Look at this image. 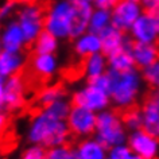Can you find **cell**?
I'll return each mask as SVG.
<instances>
[{
  "label": "cell",
  "mask_w": 159,
  "mask_h": 159,
  "mask_svg": "<svg viewBox=\"0 0 159 159\" xmlns=\"http://www.w3.org/2000/svg\"><path fill=\"white\" fill-rule=\"evenodd\" d=\"M143 131L151 136H158V94L157 92H150L143 101Z\"/></svg>",
  "instance_id": "12"
},
{
  "label": "cell",
  "mask_w": 159,
  "mask_h": 159,
  "mask_svg": "<svg viewBox=\"0 0 159 159\" xmlns=\"http://www.w3.org/2000/svg\"><path fill=\"white\" fill-rule=\"evenodd\" d=\"M71 6L70 0L58 2L55 4L46 8L43 30L54 35L55 38H66L69 37V25L71 16Z\"/></svg>",
  "instance_id": "4"
},
{
  "label": "cell",
  "mask_w": 159,
  "mask_h": 159,
  "mask_svg": "<svg viewBox=\"0 0 159 159\" xmlns=\"http://www.w3.org/2000/svg\"><path fill=\"white\" fill-rule=\"evenodd\" d=\"M19 2H20V0H3L2 6H0V19L6 18L7 15L15 8V6H16Z\"/></svg>",
  "instance_id": "25"
},
{
  "label": "cell",
  "mask_w": 159,
  "mask_h": 159,
  "mask_svg": "<svg viewBox=\"0 0 159 159\" xmlns=\"http://www.w3.org/2000/svg\"><path fill=\"white\" fill-rule=\"evenodd\" d=\"M109 25H111V12L109 11L108 10H97L90 15L88 30H89V33L98 35Z\"/></svg>",
  "instance_id": "20"
},
{
  "label": "cell",
  "mask_w": 159,
  "mask_h": 159,
  "mask_svg": "<svg viewBox=\"0 0 159 159\" xmlns=\"http://www.w3.org/2000/svg\"><path fill=\"white\" fill-rule=\"evenodd\" d=\"M129 144L140 159H154L157 152V140L143 129L131 136Z\"/></svg>",
  "instance_id": "14"
},
{
  "label": "cell",
  "mask_w": 159,
  "mask_h": 159,
  "mask_svg": "<svg viewBox=\"0 0 159 159\" xmlns=\"http://www.w3.org/2000/svg\"><path fill=\"white\" fill-rule=\"evenodd\" d=\"M46 154L41 147H34V148L27 150L25 154H23L22 159H45Z\"/></svg>",
  "instance_id": "26"
},
{
  "label": "cell",
  "mask_w": 159,
  "mask_h": 159,
  "mask_svg": "<svg viewBox=\"0 0 159 159\" xmlns=\"http://www.w3.org/2000/svg\"><path fill=\"white\" fill-rule=\"evenodd\" d=\"M34 54H51L57 49V38L46 30H42L34 41Z\"/></svg>",
  "instance_id": "19"
},
{
  "label": "cell",
  "mask_w": 159,
  "mask_h": 159,
  "mask_svg": "<svg viewBox=\"0 0 159 159\" xmlns=\"http://www.w3.org/2000/svg\"><path fill=\"white\" fill-rule=\"evenodd\" d=\"M142 14V8L139 3L128 2V0H120L116 6L113 7V11L111 14V26L115 29L123 31H128L134 22Z\"/></svg>",
  "instance_id": "7"
},
{
  "label": "cell",
  "mask_w": 159,
  "mask_h": 159,
  "mask_svg": "<svg viewBox=\"0 0 159 159\" xmlns=\"http://www.w3.org/2000/svg\"><path fill=\"white\" fill-rule=\"evenodd\" d=\"M129 31L134 41L143 43H155L159 34L158 14H150L142 11L139 18L131 26Z\"/></svg>",
  "instance_id": "6"
},
{
  "label": "cell",
  "mask_w": 159,
  "mask_h": 159,
  "mask_svg": "<svg viewBox=\"0 0 159 159\" xmlns=\"http://www.w3.org/2000/svg\"><path fill=\"white\" fill-rule=\"evenodd\" d=\"M108 77L111 80L109 94L120 107L132 104L135 94L138 92L139 86V77L134 69L119 73L115 70H109Z\"/></svg>",
  "instance_id": "3"
},
{
  "label": "cell",
  "mask_w": 159,
  "mask_h": 159,
  "mask_svg": "<svg viewBox=\"0 0 159 159\" xmlns=\"http://www.w3.org/2000/svg\"><path fill=\"white\" fill-rule=\"evenodd\" d=\"M70 2H81V3H90L93 0H70Z\"/></svg>",
  "instance_id": "31"
},
{
  "label": "cell",
  "mask_w": 159,
  "mask_h": 159,
  "mask_svg": "<svg viewBox=\"0 0 159 159\" xmlns=\"http://www.w3.org/2000/svg\"><path fill=\"white\" fill-rule=\"evenodd\" d=\"M78 159H104V148L100 143L84 142L78 147Z\"/></svg>",
  "instance_id": "21"
},
{
  "label": "cell",
  "mask_w": 159,
  "mask_h": 159,
  "mask_svg": "<svg viewBox=\"0 0 159 159\" xmlns=\"http://www.w3.org/2000/svg\"><path fill=\"white\" fill-rule=\"evenodd\" d=\"M47 7L38 0H23V7L18 14V25L22 30L23 39L27 46H31L43 30L45 12Z\"/></svg>",
  "instance_id": "2"
},
{
  "label": "cell",
  "mask_w": 159,
  "mask_h": 159,
  "mask_svg": "<svg viewBox=\"0 0 159 159\" xmlns=\"http://www.w3.org/2000/svg\"><path fill=\"white\" fill-rule=\"evenodd\" d=\"M140 3L143 4V11L150 14H158L159 10V0H140Z\"/></svg>",
  "instance_id": "27"
},
{
  "label": "cell",
  "mask_w": 159,
  "mask_h": 159,
  "mask_svg": "<svg viewBox=\"0 0 159 159\" xmlns=\"http://www.w3.org/2000/svg\"><path fill=\"white\" fill-rule=\"evenodd\" d=\"M98 38H100V45H101L100 51L107 58L121 49L129 50V45H131V42H132L125 35V33L115 29V27L111 25L107 26L105 29L98 34Z\"/></svg>",
  "instance_id": "8"
},
{
  "label": "cell",
  "mask_w": 159,
  "mask_h": 159,
  "mask_svg": "<svg viewBox=\"0 0 159 159\" xmlns=\"http://www.w3.org/2000/svg\"><path fill=\"white\" fill-rule=\"evenodd\" d=\"M23 58L19 53H10V51H0V77L14 74L22 67Z\"/></svg>",
  "instance_id": "18"
},
{
  "label": "cell",
  "mask_w": 159,
  "mask_h": 159,
  "mask_svg": "<svg viewBox=\"0 0 159 159\" xmlns=\"http://www.w3.org/2000/svg\"><path fill=\"white\" fill-rule=\"evenodd\" d=\"M108 104V94L102 92L101 89L94 88V86H88L86 89L75 93L71 105L73 107H82L89 111L101 109Z\"/></svg>",
  "instance_id": "11"
},
{
  "label": "cell",
  "mask_w": 159,
  "mask_h": 159,
  "mask_svg": "<svg viewBox=\"0 0 159 159\" xmlns=\"http://www.w3.org/2000/svg\"><path fill=\"white\" fill-rule=\"evenodd\" d=\"M158 74H159V66H158V62H154L151 63L150 66L144 67V80L151 86H157L158 85Z\"/></svg>",
  "instance_id": "23"
},
{
  "label": "cell",
  "mask_w": 159,
  "mask_h": 159,
  "mask_svg": "<svg viewBox=\"0 0 159 159\" xmlns=\"http://www.w3.org/2000/svg\"><path fill=\"white\" fill-rule=\"evenodd\" d=\"M119 2H120V0H93L97 10H108V11L111 8H113Z\"/></svg>",
  "instance_id": "28"
},
{
  "label": "cell",
  "mask_w": 159,
  "mask_h": 159,
  "mask_svg": "<svg viewBox=\"0 0 159 159\" xmlns=\"http://www.w3.org/2000/svg\"><path fill=\"white\" fill-rule=\"evenodd\" d=\"M128 2H134V3H140V0H128Z\"/></svg>",
  "instance_id": "33"
},
{
  "label": "cell",
  "mask_w": 159,
  "mask_h": 159,
  "mask_svg": "<svg viewBox=\"0 0 159 159\" xmlns=\"http://www.w3.org/2000/svg\"><path fill=\"white\" fill-rule=\"evenodd\" d=\"M70 135L67 125L63 120H58L46 111L37 116L31 128L30 139L35 143H42L47 147L61 144Z\"/></svg>",
  "instance_id": "1"
},
{
  "label": "cell",
  "mask_w": 159,
  "mask_h": 159,
  "mask_svg": "<svg viewBox=\"0 0 159 159\" xmlns=\"http://www.w3.org/2000/svg\"><path fill=\"white\" fill-rule=\"evenodd\" d=\"M129 53L134 58L135 65L139 67H147L157 62L158 47L155 43H143L132 41L129 45Z\"/></svg>",
  "instance_id": "13"
},
{
  "label": "cell",
  "mask_w": 159,
  "mask_h": 159,
  "mask_svg": "<svg viewBox=\"0 0 159 159\" xmlns=\"http://www.w3.org/2000/svg\"><path fill=\"white\" fill-rule=\"evenodd\" d=\"M73 10H71L70 25H69V38L77 39L80 35L86 33L89 25V19L93 10L90 3L71 2Z\"/></svg>",
  "instance_id": "9"
},
{
  "label": "cell",
  "mask_w": 159,
  "mask_h": 159,
  "mask_svg": "<svg viewBox=\"0 0 159 159\" xmlns=\"http://www.w3.org/2000/svg\"><path fill=\"white\" fill-rule=\"evenodd\" d=\"M71 158V151L69 147L66 148H55L51 150L46 154L45 159H70Z\"/></svg>",
  "instance_id": "24"
},
{
  "label": "cell",
  "mask_w": 159,
  "mask_h": 159,
  "mask_svg": "<svg viewBox=\"0 0 159 159\" xmlns=\"http://www.w3.org/2000/svg\"><path fill=\"white\" fill-rule=\"evenodd\" d=\"M23 45H25V39H23L20 27L16 22L10 23L3 35L0 37V46L4 49V51L19 53V50L22 49Z\"/></svg>",
  "instance_id": "15"
},
{
  "label": "cell",
  "mask_w": 159,
  "mask_h": 159,
  "mask_svg": "<svg viewBox=\"0 0 159 159\" xmlns=\"http://www.w3.org/2000/svg\"><path fill=\"white\" fill-rule=\"evenodd\" d=\"M127 159H140V158H139V157H134V155H129Z\"/></svg>",
  "instance_id": "32"
},
{
  "label": "cell",
  "mask_w": 159,
  "mask_h": 159,
  "mask_svg": "<svg viewBox=\"0 0 159 159\" xmlns=\"http://www.w3.org/2000/svg\"><path fill=\"white\" fill-rule=\"evenodd\" d=\"M105 67V57L100 53L92 54L85 58V73H88L89 77L100 75L104 73Z\"/></svg>",
  "instance_id": "22"
},
{
  "label": "cell",
  "mask_w": 159,
  "mask_h": 159,
  "mask_svg": "<svg viewBox=\"0 0 159 159\" xmlns=\"http://www.w3.org/2000/svg\"><path fill=\"white\" fill-rule=\"evenodd\" d=\"M131 155V151L127 148V147H116L113 151H112V155L111 158L112 159H127Z\"/></svg>",
  "instance_id": "29"
},
{
  "label": "cell",
  "mask_w": 159,
  "mask_h": 159,
  "mask_svg": "<svg viewBox=\"0 0 159 159\" xmlns=\"http://www.w3.org/2000/svg\"><path fill=\"white\" fill-rule=\"evenodd\" d=\"M94 127L98 128V140L102 147L116 146L124 140L120 120L115 113H102L94 120Z\"/></svg>",
  "instance_id": "5"
},
{
  "label": "cell",
  "mask_w": 159,
  "mask_h": 159,
  "mask_svg": "<svg viewBox=\"0 0 159 159\" xmlns=\"http://www.w3.org/2000/svg\"><path fill=\"white\" fill-rule=\"evenodd\" d=\"M7 128H8V120H7L6 115L0 113V135L4 132Z\"/></svg>",
  "instance_id": "30"
},
{
  "label": "cell",
  "mask_w": 159,
  "mask_h": 159,
  "mask_svg": "<svg viewBox=\"0 0 159 159\" xmlns=\"http://www.w3.org/2000/svg\"><path fill=\"white\" fill-rule=\"evenodd\" d=\"M108 62L111 65V70L119 71V73H124V71L132 70L135 67L134 58L128 49H121V50L116 51L115 54L109 55Z\"/></svg>",
  "instance_id": "17"
},
{
  "label": "cell",
  "mask_w": 159,
  "mask_h": 159,
  "mask_svg": "<svg viewBox=\"0 0 159 159\" xmlns=\"http://www.w3.org/2000/svg\"><path fill=\"white\" fill-rule=\"evenodd\" d=\"M94 115L92 111L82 108V107H73L69 115V132L71 136H78V135L92 134L94 128Z\"/></svg>",
  "instance_id": "10"
},
{
  "label": "cell",
  "mask_w": 159,
  "mask_h": 159,
  "mask_svg": "<svg viewBox=\"0 0 159 159\" xmlns=\"http://www.w3.org/2000/svg\"><path fill=\"white\" fill-rule=\"evenodd\" d=\"M75 54L80 55L81 58H86L92 54L100 53L101 45H100V38L97 34L93 33H84L82 35H80L75 41L74 46Z\"/></svg>",
  "instance_id": "16"
}]
</instances>
